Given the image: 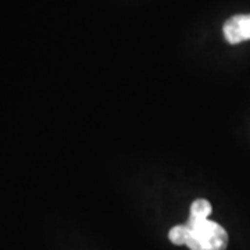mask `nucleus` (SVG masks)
Segmentation results:
<instances>
[{"instance_id": "f257e3e1", "label": "nucleus", "mask_w": 250, "mask_h": 250, "mask_svg": "<svg viewBox=\"0 0 250 250\" xmlns=\"http://www.w3.org/2000/svg\"><path fill=\"white\" fill-rule=\"evenodd\" d=\"M189 228L187 245L190 250H225L228 233L220 224L211 220L187 224Z\"/></svg>"}, {"instance_id": "20e7f679", "label": "nucleus", "mask_w": 250, "mask_h": 250, "mask_svg": "<svg viewBox=\"0 0 250 250\" xmlns=\"http://www.w3.org/2000/svg\"><path fill=\"white\" fill-rule=\"evenodd\" d=\"M188 235H189V228L187 224H182V225H175L174 228H171L168 238L174 245L181 246V245H187Z\"/></svg>"}, {"instance_id": "7ed1b4c3", "label": "nucleus", "mask_w": 250, "mask_h": 250, "mask_svg": "<svg viewBox=\"0 0 250 250\" xmlns=\"http://www.w3.org/2000/svg\"><path fill=\"white\" fill-rule=\"evenodd\" d=\"M211 205L206 199H197L190 206V213L187 224H195L208 220V215L211 214Z\"/></svg>"}, {"instance_id": "f03ea898", "label": "nucleus", "mask_w": 250, "mask_h": 250, "mask_svg": "<svg viewBox=\"0 0 250 250\" xmlns=\"http://www.w3.org/2000/svg\"><path fill=\"white\" fill-rule=\"evenodd\" d=\"M223 31L227 42L231 45L250 41V14H238L227 20Z\"/></svg>"}]
</instances>
